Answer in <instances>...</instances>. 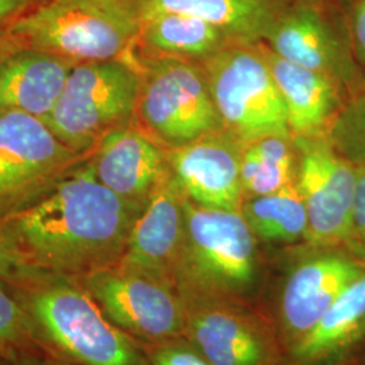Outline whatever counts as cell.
<instances>
[{
    "label": "cell",
    "mask_w": 365,
    "mask_h": 365,
    "mask_svg": "<svg viewBox=\"0 0 365 365\" xmlns=\"http://www.w3.org/2000/svg\"><path fill=\"white\" fill-rule=\"evenodd\" d=\"M143 210L99 182L87 157L38 202L1 220L18 265L83 276L123 257Z\"/></svg>",
    "instance_id": "6da1fadb"
},
{
    "label": "cell",
    "mask_w": 365,
    "mask_h": 365,
    "mask_svg": "<svg viewBox=\"0 0 365 365\" xmlns=\"http://www.w3.org/2000/svg\"><path fill=\"white\" fill-rule=\"evenodd\" d=\"M1 280L41 352L69 365H150L143 342L106 317L78 276L19 264Z\"/></svg>",
    "instance_id": "7a4b0ae2"
},
{
    "label": "cell",
    "mask_w": 365,
    "mask_h": 365,
    "mask_svg": "<svg viewBox=\"0 0 365 365\" xmlns=\"http://www.w3.org/2000/svg\"><path fill=\"white\" fill-rule=\"evenodd\" d=\"M185 237L178 292L260 304L265 287L259 240L240 211L199 206L184 196Z\"/></svg>",
    "instance_id": "3957f363"
},
{
    "label": "cell",
    "mask_w": 365,
    "mask_h": 365,
    "mask_svg": "<svg viewBox=\"0 0 365 365\" xmlns=\"http://www.w3.org/2000/svg\"><path fill=\"white\" fill-rule=\"evenodd\" d=\"M141 25L135 0H38L7 30L25 48L81 64L125 57Z\"/></svg>",
    "instance_id": "277c9868"
},
{
    "label": "cell",
    "mask_w": 365,
    "mask_h": 365,
    "mask_svg": "<svg viewBox=\"0 0 365 365\" xmlns=\"http://www.w3.org/2000/svg\"><path fill=\"white\" fill-rule=\"evenodd\" d=\"M130 53L73 68L57 105L45 119L69 149L88 156L107 133L135 120L141 73Z\"/></svg>",
    "instance_id": "5b68a950"
},
{
    "label": "cell",
    "mask_w": 365,
    "mask_h": 365,
    "mask_svg": "<svg viewBox=\"0 0 365 365\" xmlns=\"http://www.w3.org/2000/svg\"><path fill=\"white\" fill-rule=\"evenodd\" d=\"M141 73L135 122L165 149L223 131L205 66L176 58L143 57L131 49Z\"/></svg>",
    "instance_id": "8992f818"
},
{
    "label": "cell",
    "mask_w": 365,
    "mask_h": 365,
    "mask_svg": "<svg viewBox=\"0 0 365 365\" xmlns=\"http://www.w3.org/2000/svg\"><path fill=\"white\" fill-rule=\"evenodd\" d=\"M202 64L223 130L244 145L291 137L286 105L261 46L232 43Z\"/></svg>",
    "instance_id": "52a82bcc"
},
{
    "label": "cell",
    "mask_w": 365,
    "mask_h": 365,
    "mask_svg": "<svg viewBox=\"0 0 365 365\" xmlns=\"http://www.w3.org/2000/svg\"><path fill=\"white\" fill-rule=\"evenodd\" d=\"M180 299L182 337L211 364L286 365L277 330L260 304L187 294Z\"/></svg>",
    "instance_id": "ba28073f"
},
{
    "label": "cell",
    "mask_w": 365,
    "mask_h": 365,
    "mask_svg": "<svg viewBox=\"0 0 365 365\" xmlns=\"http://www.w3.org/2000/svg\"><path fill=\"white\" fill-rule=\"evenodd\" d=\"M87 157L38 118L0 111V218L38 202Z\"/></svg>",
    "instance_id": "9c48e42d"
},
{
    "label": "cell",
    "mask_w": 365,
    "mask_h": 365,
    "mask_svg": "<svg viewBox=\"0 0 365 365\" xmlns=\"http://www.w3.org/2000/svg\"><path fill=\"white\" fill-rule=\"evenodd\" d=\"M106 317L143 344L184 336V313L176 287L120 261L78 276Z\"/></svg>",
    "instance_id": "30bf717a"
},
{
    "label": "cell",
    "mask_w": 365,
    "mask_h": 365,
    "mask_svg": "<svg viewBox=\"0 0 365 365\" xmlns=\"http://www.w3.org/2000/svg\"><path fill=\"white\" fill-rule=\"evenodd\" d=\"M307 248L274 289L269 314L287 353L307 337L341 292L365 272L342 248Z\"/></svg>",
    "instance_id": "8fae6325"
},
{
    "label": "cell",
    "mask_w": 365,
    "mask_h": 365,
    "mask_svg": "<svg viewBox=\"0 0 365 365\" xmlns=\"http://www.w3.org/2000/svg\"><path fill=\"white\" fill-rule=\"evenodd\" d=\"M298 153L295 184L304 202L309 229L304 247L342 248L356 194V165L330 137H292Z\"/></svg>",
    "instance_id": "7c38bea8"
},
{
    "label": "cell",
    "mask_w": 365,
    "mask_h": 365,
    "mask_svg": "<svg viewBox=\"0 0 365 365\" xmlns=\"http://www.w3.org/2000/svg\"><path fill=\"white\" fill-rule=\"evenodd\" d=\"M244 144L226 131L167 149L168 167L182 194L199 206L240 211Z\"/></svg>",
    "instance_id": "4fadbf2b"
},
{
    "label": "cell",
    "mask_w": 365,
    "mask_h": 365,
    "mask_svg": "<svg viewBox=\"0 0 365 365\" xmlns=\"http://www.w3.org/2000/svg\"><path fill=\"white\" fill-rule=\"evenodd\" d=\"M88 161L99 182L141 209L170 170L167 149L135 120L107 133Z\"/></svg>",
    "instance_id": "5bb4252c"
},
{
    "label": "cell",
    "mask_w": 365,
    "mask_h": 365,
    "mask_svg": "<svg viewBox=\"0 0 365 365\" xmlns=\"http://www.w3.org/2000/svg\"><path fill=\"white\" fill-rule=\"evenodd\" d=\"M184 237V194L168 170L134 223L128 248L119 261L175 286Z\"/></svg>",
    "instance_id": "9a60e30c"
},
{
    "label": "cell",
    "mask_w": 365,
    "mask_h": 365,
    "mask_svg": "<svg viewBox=\"0 0 365 365\" xmlns=\"http://www.w3.org/2000/svg\"><path fill=\"white\" fill-rule=\"evenodd\" d=\"M78 63L33 48H19L0 66V111H16L45 122Z\"/></svg>",
    "instance_id": "2e32d148"
},
{
    "label": "cell",
    "mask_w": 365,
    "mask_h": 365,
    "mask_svg": "<svg viewBox=\"0 0 365 365\" xmlns=\"http://www.w3.org/2000/svg\"><path fill=\"white\" fill-rule=\"evenodd\" d=\"M365 354V272L345 288L286 365H344Z\"/></svg>",
    "instance_id": "e0dca14e"
},
{
    "label": "cell",
    "mask_w": 365,
    "mask_h": 365,
    "mask_svg": "<svg viewBox=\"0 0 365 365\" xmlns=\"http://www.w3.org/2000/svg\"><path fill=\"white\" fill-rule=\"evenodd\" d=\"M287 110L292 137L325 135L342 108L337 80L295 66L262 48Z\"/></svg>",
    "instance_id": "ac0fdd59"
},
{
    "label": "cell",
    "mask_w": 365,
    "mask_h": 365,
    "mask_svg": "<svg viewBox=\"0 0 365 365\" xmlns=\"http://www.w3.org/2000/svg\"><path fill=\"white\" fill-rule=\"evenodd\" d=\"M264 41L269 51L295 66L334 80L344 75L337 38L324 15L312 6L287 7Z\"/></svg>",
    "instance_id": "d6986e66"
},
{
    "label": "cell",
    "mask_w": 365,
    "mask_h": 365,
    "mask_svg": "<svg viewBox=\"0 0 365 365\" xmlns=\"http://www.w3.org/2000/svg\"><path fill=\"white\" fill-rule=\"evenodd\" d=\"M141 22L157 14L199 16L235 43H257L265 38L287 9L286 0H135Z\"/></svg>",
    "instance_id": "ffe728a7"
},
{
    "label": "cell",
    "mask_w": 365,
    "mask_h": 365,
    "mask_svg": "<svg viewBox=\"0 0 365 365\" xmlns=\"http://www.w3.org/2000/svg\"><path fill=\"white\" fill-rule=\"evenodd\" d=\"M235 43L221 29L190 14H157L143 21L134 52L152 58L205 63Z\"/></svg>",
    "instance_id": "44dd1931"
},
{
    "label": "cell",
    "mask_w": 365,
    "mask_h": 365,
    "mask_svg": "<svg viewBox=\"0 0 365 365\" xmlns=\"http://www.w3.org/2000/svg\"><path fill=\"white\" fill-rule=\"evenodd\" d=\"M240 212L259 241L274 244L306 241L307 211L295 182L268 195L244 199Z\"/></svg>",
    "instance_id": "7402d4cb"
},
{
    "label": "cell",
    "mask_w": 365,
    "mask_h": 365,
    "mask_svg": "<svg viewBox=\"0 0 365 365\" xmlns=\"http://www.w3.org/2000/svg\"><path fill=\"white\" fill-rule=\"evenodd\" d=\"M298 153L291 137L272 135L244 145L241 188L244 199L276 192L297 179Z\"/></svg>",
    "instance_id": "603a6c76"
},
{
    "label": "cell",
    "mask_w": 365,
    "mask_h": 365,
    "mask_svg": "<svg viewBox=\"0 0 365 365\" xmlns=\"http://www.w3.org/2000/svg\"><path fill=\"white\" fill-rule=\"evenodd\" d=\"M41 352L27 327L25 315L0 279V356L10 363Z\"/></svg>",
    "instance_id": "cb8c5ba5"
},
{
    "label": "cell",
    "mask_w": 365,
    "mask_h": 365,
    "mask_svg": "<svg viewBox=\"0 0 365 365\" xmlns=\"http://www.w3.org/2000/svg\"><path fill=\"white\" fill-rule=\"evenodd\" d=\"M327 135L353 164L365 165V83L349 103L342 106Z\"/></svg>",
    "instance_id": "d4e9b609"
},
{
    "label": "cell",
    "mask_w": 365,
    "mask_h": 365,
    "mask_svg": "<svg viewBox=\"0 0 365 365\" xmlns=\"http://www.w3.org/2000/svg\"><path fill=\"white\" fill-rule=\"evenodd\" d=\"M143 346L150 365H212L185 337L143 344Z\"/></svg>",
    "instance_id": "484cf974"
},
{
    "label": "cell",
    "mask_w": 365,
    "mask_h": 365,
    "mask_svg": "<svg viewBox=\"0 0 365 365\" xmlns=\"http://www.w3.org/2000/svg\"><path fill=\"white\" fill-rule=\"evenodd\" d=\"M356 173L357 184L349 230L342 249L365 264V165H356Z\"/></svg>",
    "instance_id": "4316f807"
},
{
    "label": "cell",
    "mask_w": 365,
    "mask_h": 365,
    "mask_svg": "<svg viewBox=\"0 0 365 365\" xmlns=\"http://www.w3.org/2000/svg\"><path fill=\"white\" fill-rule=\"evenodd\" d=\"M38 0H0V29L7 27Z\"/></svg>",
    "instance_id": "83f0119b"
},
{
    "label": "cell",
    "mask_w": 365,
    "mask_h": 365,
    "mask_svg": "<svg viewBox=\"0 0 365 365\" xmlns=\"http://www.w3.org/2000/svg\"><path fill=\"white\" fill-rule=\"evenodd\" d=\"M16 265L18 261L15 259L13 248L6 235L3 220L0 218V279L10 274Z\"/></svg>",
    "instance_id": "f1b7e54d"
},
{
    "label": "cell",
    "mask_w": 365,
    "mask_h": 365,
    "mask_svg": "<svg viewBox=\"0 0 365 365\" xmlns=\"http://www.w3.org/2000/svg\"><path fill=\"white\" fill-rule=\"evenodd\" d=\"M353 36L359 54L365 60V0H361L354 10Z\"/></svg>",
    "instance_id": "f546056e"
},
{
    "label": "cell",
    "mask_w": 365,
    "mask_h": 365,
    "mask_svg": "<svg viewBox=\"0 0 365 365\" xmlns=\"http://www.w3.org/2000/svg\"><path fill=\"white\" fill-rule=\"evenodd\" d=\"M19 48H22V43L14 37L13 34L7 30V27H1L0 29V66L7 57H10Z\"/></svg>",
    "instance_id": "4dcf8cb0"
},
{
    "label": "cell",
    "mask_w": 365,
    "mask_h": 365,
    "mask_svg": "<svg viewBox=\"0 0 365 365\" xmlns=\"http://www.w3.org/2000/svg\"><path fill=\"white\" fill-rule=\"evenodd\" d=\"M14 365H69L63 363L60 360H56L51 356L45 354V353H37V354H31L29 357H25L22 360H19L18 363Z\"/></svg>",
    "instance_id": "1f68e13d"
},
{
    "label": "cell",
    "mask_w": 365,
    "mask_h": 365,
    "mask_svg": "<svg viewBox=\"0 0 365 365\" xmlns=\"http://www.w3.org/2000/svg\"><path fill=\"white\" fill-rule=\"evenodd\" d=\"M344 365H365V354H363V356H360V357H357V359H354L352 361H349V363H346V364Z\"/></svg>",
    "instance_id": "d6a6232c"
},
{
    "label": "cell",
    "mask_w": 365,
    "mask_h": 365,
    "mask_svg": "<svg viewBox=\"0 0 365 365\" xmlns=\"http://www.w3.org/2000/svg\"><path fill=\"white\" fill-rule=\"evenodd\" d=\"M0 365H14L13 363H10L9 360H6L4 357L0 356Z\"/></svg>",
    "instance_id": "836d02e7"
}]
</instances>
